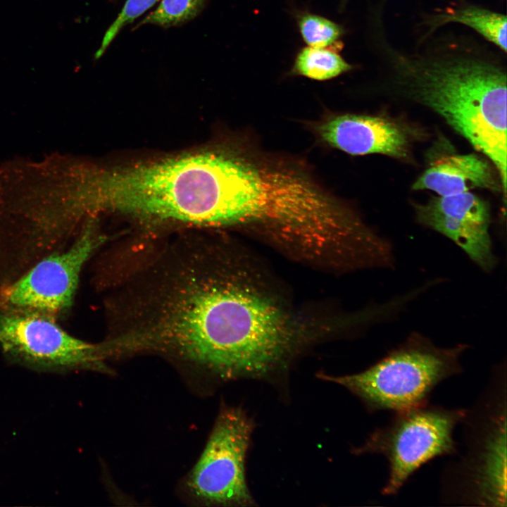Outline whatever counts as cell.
Returning <instances> with one entry per match:
<instances>
[{
	"label": "cell",
	"mask_w": 507,
	"mask_h": 507,
	"mask_svg": "<svg viewBox=\"0 0 507 507\" xmlns=\"http://www.w3.org/2000/svg\"><path fill=\"white\" fill-rule=\"evenodd\" d=\"M436 42L408 53L385 41L378 61L401 95L437 113L492 161L506 198V68L495 57L468 46Z\"/></svg>",
	"instance_id": "cell-2"
},
{
	"label": "cell",
	"mask_w": 507,
	"mask_h": 507,
	"mask_svg": "<svg viewBox=\"0 0 507 507\" xmlns=\"http://www.w3.org/2000/svg\"><path fill=\"white\" fill-rule=\"evenodd\" d=\"M353 69L354 66L348 63L338 50L308 46L302 47L297 51L288 75L326 81Z\"/></svg>",
	"instance_id": "cell-14"
},
{
	"label": "cell",
	"mask_w": 507,
	"mask_h": 507,
	"mask_svg": "<svg viewBox=\"0 0 507 507\" xmlns=\"http://www.w3.org/2000/svg\"><path fill=\"white\" fill-rule=\"evenodd\" d=\"M468 347H439L413 332L364 370L339 376L320 373L318 377L346 389L371 413H394L428 402L439 383L461 374L460 358Z\"/></svg>",
	"instance_id": "cell-5"
},
{
	"label": "cell",
	"mask_w": 507,
	"mask_h": 507,
	"mask_svg": "<svg viewBox=\"0 0 507 507\" xmlns=\"http://www.w3.org/2000/svg\"><path fill=\"white\" fill-rule=\"evenodd\" d=\"M96 217L84 222L74 242L39 261L20 277L0 287V311L57 320L70 310L84 265L106 244Z\"/></svg>",
	"instance_id": "cell-7"
},
{
	"label": "cell",
	"mask_w": 507,
	"mask_h": 507,
	"mask_svg": "<svg viewBox=\"0 0 507 507\" xmlns=\"http://www.w3.org/2000/svg\"><path fill=\"white\" fill-rule=\"evenodd\" d=\"M507 372L496 365L473 406L466 409L463 450L440 475L444 504L506 507Z\"/></svg>",
	"instance_id": "cell-4"
},
{
	"label": "cell",
	"mask_w": 507,
	"mask_h": 507,
	"mask_svg": "<svg viewBox=\"0 0 507 507\" xmlns=\"http://www.w3.org/2000/svg\"><path fill=\"white\" fill-rule=\"evenodd\" d=\"M206 0H161L157 8L148 14L137 27L152 24L174 26L188 21L202 10Z\"/></svg>",
	"instance_id": "cell-16"
},
{
	"label": "cell",
	"mask_w": 507,
	"mask_h": 507,
	"mask_svg": "<svg viewBox=\"0 0 507 507\" xmlns=\"http://www.w3.org/2000/svg\"><path fill=\"white\" fill-rule=\"evenodd\" d=\"M0 349L11 363L37 372H108L97 344L72 336L56 320L41 315L0 311Z\"/></svg>",
	"instance_id": "cell-9"
},
{
	"label": "cell",
	"mask_w": 507,
	"mask_h": 507,
	"mask_svg": "<svg viewBox=\"0 0 507 507\" xmlns=\"http://www.w3.org/2000/svg\"><path fill=\"white\" fill-rule=\"evenodd\" d=\"M314 130L325 144L352 156L381 154L404 158L409 152L404 129L381 116L330 115L317 123Z\"/></svg>",
	"instance_id": "cell-11"
},
{
	"label": "cell",
	"mask_w": 507,
	"mask_h": 507,
	"mask_svg": "<svg viewBox=\"0 0 507 507\" xmlns=\"http://www.w3.org/2000/svg\"><path fill=\"white\" fill-rule=\"evenodd\" d=\"M140 309L142 336L155 354L220 382L281 384L298 349L288 315L242 283L209 242L188 243L166 257Z\"/></svg>",
	"instance_id": "cell-1"
},
{
	"label": "cell",
	"mask_w": 507,
	"mask_h": 507,
	"mask_svg": "<svg viewBox=\"0 0 507 507\" xmlns=\"http://www.w3.org/2000/svg\"><path fill=\"white\" fill-rule=\"evenodd\" d=\"M453 23L472 28L484 39L506 53V16L473 5L447 8L426 17L424 24L427 31L420 42L427 38L441 26Z\"/></svg>",
	"instance_id": "cell-13"
},
{
	"label": "cell",
	"mask_w": 507,
	"mask_h": 507,
	"mask_svg": "<svg viewBox=\"0 0 507 507\" xmlns=\"http://www.w3.org/2000/svg\"><path fill=\"white\" fill-rule=\"evenodd\" d=\"M224 175L222 148L114 168L81 166L84 213L112 211L151 225L218 227Z\"/></svg>",
	"instance_id": "cell-3"
},
{
	"label": "cell",
	"mask_w": 507,
	"mask_h": 507,
	"mask_svg": "<svg viewBox=\"0 0 507 507\" xmlns=\"http://www.w3.org/2000/svg\"><path fill=\"white\" fill-rule=\"evenodd\" d=\"M415 210L419 223L448 237L483 271L494 269L498 259L489 234V207L484 200L465 192L432 198Z\"/></svg>",
	"instance_id": "cell-10"
},
{
	"label": "cell",
	"mask_w": 507,
	"mask_h": 507,
	"mask_svg": "<svg viewBox=\"0 0 507 507\" xmlns=\"http://www.w3.org/2000/svg\"><path fill=\"white\" fill-rule=\"evenodd\" d=\"M292 16L303 41L308 46L338 51L342 48L345 29L342 25L306 10H294Z\"/></svg>",
	"instance_id": "cell-15"
},
{
	"label": "cell",
	"mask_w": 507,
	"mask_h": 507,
	"mask_svg": "<svg viewBox=\"0 0 507 507\" xmlns=\"http://www.w3.org/2000/svg\"><path fill=\"white\" fill-rule=\"evenodd\" d=\"M158 0H127L120 13L106 31L95 54L100 58L121 29L151 8Z\"/></svg>",
	"instance_id": "cell-17"
},
{
	"label": "cell",
	"mask_w": 507,
	"mask_h": 507,
	"mask_svg": "<svg viewBox=\"0 0 507 507\" xmlns=\"http://www.w3.org/2000/svg\"><path fill=\"white\" fill-rule=\"evenodd\" d=\"M254 423L241 407L222 409L206 446L187 480L192 497L203 505H256L248 486L246 462Z\"/></svg>",
	"instance_id": "cell-8"
},
{
	"label": "cell",
	"mask_w": 507,
	"mask_h": 507,
	"mask_svg": "<svg viewBox=\"0 0 507 507\" xmlns=\"http://www.w3.org/2000/svg\"><path fill=\"white\" fill-rule=\"evenodd\" d=\"M465 408H449L428 402L394 412L387 425L375 428L361 446L357 456L380 454L388 463V477L381 492L396 495L423 465L444 456H455L459 445L453 438Z\"/></svg>",
	"instance_id": "cell-6"
},
{
	"label": "cell",
	"mask_w": 507,
	"mask_h": 507,
	"mask_svg": "<svg viewBox=\"0 0 507 507\" xmlns=\"http://www.w3.org/2000/svg\"><path fill=\"white\" fill-rule=\"evenodd\" d=\"M71 167H72V165H71ZM70 179H71V168H70ZM71 189H72V187H71ZM72 194H73V193H72ZM74 202H75V201H74ZM79 217H80V216H79ZM80 219H81V218H80ZM81 220H82V219H81ZM83 221H84V220H83Z\"/></svg>",
	"instance_id": "cell-18"
},
{
	"label": "cell",
	"mask_w": 507,
	"mask_h": 507,
	"mask_svg": "<svg viewBox=\"0 0 507 507\" xmlns=\"http://www.w3.org/2000/svg\"><path fill=\"white\" fill-rule=\"evenodd\" d=\"M476 188L503 192L499 177L491 165L475 154L439 158L412 186L414 190H432L439 196L458 194Z\"/></svg>",
	"instance_id": "cell-12"
}]
</instances>
